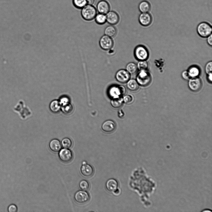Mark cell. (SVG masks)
<instances>
[{
  "label": "cell",
  "instance_id": "cell-1",
  "mask_svg": "<svg viewBox=\"0 0 212 212\" xmlns=\"http://www.w3.org/2000/svg\"><path fill=\"white\" fill-rule=\"evenodd\" d=\"M81 9V16L86 21L93 20L97 14V10L92 5L87 4Z\"/></svg>",
  "mask_w": 212,
  "mask_h": 212
},
{
  "label": "cell",
  "instance_id": "cell-2",
  "mask_svg": "<svg viewBox=\"0 0 212 212\" xmlns=\"http://www.w3.org/2000/svg\"><path fill=\"white\" fill-rule=\"evenodd\" d=\"M136 79L139 85L142 86L148 85L151 80V75L147 70H140L138 73Z\"/></svg>",
  "mask_w": 212,
  "mask_h": 212
},
{
  "label": "cell",
  "instance_id": "cell-3",
  "mask_svg": "<svg viewBox=\"0 0 212 212\" xmlns=\"http://www.w3.org/2000/svg\"><path fill=\"white\" fill-rule=\"evenodd\" d=\"M135 58L137 60H146L149 56V52L144 46L138 45L134 48L133 52Z\"/></svg>",
  "mask_w": 212,
  "mask_h": 212
},
{
  "label": "cell",
  "instance_id": "cell-4",
  "mask_svg": "<svg viewBox=\"0 0 212 212\" xmlns=\"http://www.w3.org/2000/svg\"><path fill=\"white\" fill-rule=\"evenodd\" d=\"M198 33L201 37H207L211 34L212 29L208 23L203 22L200 23L197 28Z\"/></svg>",
  "mask_w": 212,
  "mask_h": 212
},
{
  "label": "cell",
  "instance_id": "cell-5",
  "mask_svg": "<svg viewBox=\"0 0 212 212\" xmlns=\"http://www.w3.org/2000/svg\"><path fill=\"white\" fill-rule=\"evenodd\" d=\"M114 44V41L112 38L105 34L101 37L99 41V44L101 48L106 51L112 48Z\"/></svg>",
  "mask_w": 212,
  "mask_h": 212
},
{
  "label": "cell",
  "instance_id": "cell-6",
  "mask_svg": "<svg viewBox=\"0 0 212 212\" xmlns=\"http://www.w3.org/2000/svg\"><path fill=\"white\" fill-rule=\"evenodd\" d=\"M74 198L77 203L84 204L88 201L90 196L88 193L85 191L79 190L75 194Z\"/></svg>",
  "mask_w": 212,
  "mask_h": 212
},
{
  "label": "cell",
  "instance_id": "cell-7",
  "mask_svg": "<svg viewBox=\"0 0 212 212\" xmlns=\"http://www.w3.org/2000/svg\"><path fill=\"white\" fill-rule=\"evenodd\" d=\"M126 92V88L124 86L116 85L110 88L109 93L110 96L114 98L120 97L125 93Z\"/></svg>",
  "mask_w": 212,
  "mask_h": 212
},
{
  "label": "cell",
  "instance_id": "cell-8",
  "mask_svg": "<svg viewBox=\"0 0 212 212\" xmlns=\"http://www.w3.org/2000/svg\"><path fill=\"white\" fill-rule=\"evenodd\" d=\"M130 77L131 74L125 69H124L118 70L115 75L116 80L121 83H127L130 79Z\"/></svg>",
  "mask_w": 212,
  "mask_h": 212
},
{
  "label": "cell",
  "instance_id": "cell-9",
  "mask_svg": "<svg viewBox=\"0 0 212 212\" xmlns=\"http://www.w3.org/2000/svg\"><path fill=\"white\" fill-rule=\"evenodd\" d=\"M119 183L114 178L108 179L106 183V188L109 192H113L115 194H118L120 192L118 188Z\"/></svg>",
  "mask_w": 212,
  "mask_h": 212
},
{
  "label": "cell",
  "instance_id": "cell-10",
  "mask_svg": "<svg viewBox=\"0 0 212 212\" xmlns=\"http://www.w3.org/2000/svg\"><path fill=\"white\" fill-rule=\"evenodd\" d=\"M58 156L60 160L64 163H68L73 158V154L70 150L64 148L59 151Z\"/></svg>",
  "mask_w": 212,
  "mask_h": 212
},
{
  "label": "cell",
  "instance_id": "cell-11",
  "mask_svg": "<svg viewBox=\"0 0 212 212\" xmlns=\"http://www.w3.org/2000/svg\"><path fill=\"white\" fill-rule=\"evenodd\" d=\"M80 168V172L82 175L85 178L91 177L94 173V169L92 167L85 162H83Z\"/></svg>",
  "mask_w": 212,
  "mask_h": 212
},
{
  "label": "cell",
  "instance_id": "cell-12",
  "mask_svg": "<svg viewBox=\"0 0 212 212\" xmlns=\"http://www.w3.org/2000/svg\"><path fill=\"white\" fill-rule=\"evenodd\" d=\"M106 22L110 25L117 24L120 20V17L117 13L114 11H109L106 15Z\"/></svg>",
  "mask_w": 212,
  "mask_h": 212
},
{
  "label": "cell",
  "instance_id": "cell-13",
  "mask_svg": "<svg viewBox=\"0 0 212 212\" xmlns=\"http://www.w3.org/2000/svg\"><path fill=\"white\" fill-rule=\"evenodd\" d=\"M138 20L141 25L147 26L151 23L152 18L151 14L148 12L142 13L139 15Z\"/></svg>",
  "mask_w": 212,
  "mask_h": 212
},
{
  "label": "cell",
  "instance_id": "cell-14",
  "mask_svg": "<svg viewBox=\"0 0 212 212\" xmlns=\"http://www.w3.org/2000/svg\"><path fill=\"white\" fill-rule=\"evenodd\" d=\"M97 10L99 13L106 14L110 9L108 2L105 0L100 1L97 5Z\"/></svg>",
  "mask_w": 212,
  "mask_h": 212
},
{
  "label": "cell",
  "instance_id": "cell-15",
  "mask_svg": "<svg viewBox=\"0 0 212 212\" xmlns=\"http://www.w3.org/2000/svg\"><path fill=\"white\" fill-rule=\"evenodd\" d=\"M202 83L200 79L196 77L190 79L189 82V86L192 90L196 91L199 90L201 86Z\"/></svg>",
  "mask_w": 212,
  "mask_h": 212
},
{
  "label": "cell",
  "instance_id": "cell-16",
  "mask_svg": "<svg viewBox=\"0 0 212 212\" xmlns=\"http://www.w3.org/2000/svg\"><path fill=\"white\" fill-rule=\"evenodd\" d=\"M116 128L115 122L111 120H107L104 122L102 124L101 128L102 130L106 133H111L113 132Z\"/></svg>",
  "mask_w": 212,
  "mask_h": 212
},
{
  "label": "cell",
  "instance_id": "cell-17",
  "mask_svg": "<svg viewBox=\"0 0 212 212\" xmlns=\"http://www.w3.org/2000/svg\"><path fill=\"white\" fill-rule=\"evenodd\" d=\"M50 150L55 152H59L61 148V145L60 141L56 139L52 140L49 144Z\"/></svg>",
  "mask_w": 212,
  "mask_h": 212
},
{
  "label": "cell",
  "instance_id": "cell-18",
  "mask_svg": "<svg viewBox=\"0 0 212 212\" xmlns=\"http://www.w3.org/2000/svg\"><path fill=\"white\" fill-rule=\"evenodd\" d=\"M140 11L142 13L148 12L151 9V5L147 1H143L141 2L138 6Z\"/></svg>",
  "mask_w": 212,
  "mask_h": 212
},
{
  "label": "cell",
  "instance_id": "cell-19",
  "mask_svg": "<svg viewBox=\"0 0 212 212\" xmlns=\"http://www.w3.org/2000/svg\"><path fill=\"white\" fill-rule=\"evenodd\" d=\"M117 33L116 29L113 25H112L107 26L104 30L105 34L111 38L115 36L116 35Z\"/></svg>",
  "mask_w": 212,
  "mask_h": 212
},
{
  "label": "cell",
  "instance_id": "cell-20",
  "mask_svg": "<svg viewBox=\"0 0 212 212\" xmlns=\"http://www.w3.org/2000/svg\"><path fill=\"white\" fill-rule=\"evenodd\" d=\"M49 107L52 112L57 113L61 109V105L59 101L54 100L50 103Z\"/></svg>",
  "mask_w": 212,
  "mask_h": 212
},
{
  "label": "cell",
  "instance_id": "cell-21",
  "mask_svg": "<svg viewBox=\"0 0 212 212\" xmlns=\"http://www.w3.org/2000/svg\"><path fill=\"white\" fill-rule=\"evenodd\" d=\"M125 69L130 74H136L138 70L137 64L134 62H130L128 63L126 66Z\"/></svg>",
  "mask_w": 212,
  "mask_h": 212
},
{
  "label": "cell",
  "instance_id": "cell-22",
  "mask_svg": "<svg viewBox=\"0 0 212 212\" xmlns=\"http://www.w3.org/2000/svg\"><path fill=\"white\" fill-rule=\"evenodd\" d=\"M190 78H194L198 77L200 73L199 68L196 66L190 67L187 71Z\"/></svg>",
  "mask_w": 212,
  "mask_h": 212
},
{
  "label": "cell",
  "instance_id": "cell-23",
  "mask_svg": "<svg viewBox=\"0 0 212 212\" xmlns=\"http://www.w3.org/2000/svg\"><path fill=\"white\" fill-rule=\"evenodd\" d=\"M127 83V88L129 90L135 91L138 89L139 85L136 80L130 79Z\"/></svg>",
  "mask_w": 212,
  "mask_h": 212
},
{
  "label": "cell",
  "instance_id": "cell-24",
  "mask_svg": "<svg viewBox=\"0 0 212 212\" xmlns=\"http://www.w3.org/2000/svg\"><path fill=\"white\" fill-rule=\"evenodd\" d=\"M94 19L98 25L104 24L106 22V16L105 14L100 13L97 14Z\"/></svg>",
  "mask_w": 212,
  "mask_h": 212
},
{
  "label": "cell",
  "instance_id": "cell-25",
  "mask_svg": "<svg viewBox=\"0 0 212 212\" xmlns=\"http://www.w3.org/2000/svg\"><path fill=\"white\" fill-rule=\"evenodd\" d=\"M123 100L120 97L113 98L111 101V104L114 108H118L122 105Z\"/></svg>",
  "mask_w": 212,
  "mask_h": 212
},
{
  "label": "cell",
  "instance_id": "cell-26",
  "mask_svg": "<svg viewBox=\"0 0 212 212\" xmlns=\"http://www.w3.org/2000/svg\"><path fill=\"white\" fill-rule=\"evenodd\" d=\"M74 6L76 8L81 9L87 4V0H72Z\"/></svg>",
  "mask_w": 212,
  "mask_h": 212
},
{
  "label": "cell",
  "instance_id": "cell-27",
  "mask_svg": "<svg viewBox=\"0 0 212 212\" xmlns=\"http://www.w3.org/2000/svg\"><path fill=\"white\" fill-rule=\"evenodd\" d=\"M61 109L64 114L67 115L71 114L73 110L72 106L70 103L61 106Z\"/></svg>",
  "mask_w": 212,
  "mask_h": 212
},
{
  "label": "cell",
  "instance_id": "cell-28",
  "mask_svg": "<svg viewBox=\"0 0 212 212\" xmlns=\"http://www.w3.org/2000/svg\"><path fill=\"white\" fill-rule=\"evenodd\" d=\"M138 70H147L149 65L146 60L139 61L137 64Z\"/></svg>",
  "mask_w": 212,
  "mask_h": 212
},
{
  "label": "cell",
  "instance_id": "cell-29",
  "mask_svg": "<svg viewBox=\"0 0 212 212\" xmlns=\"http://www.w3.org/2000/svg\"><path fill=\"white\" fill-rule=\"evenodd\" d=\"M61 143L63 147L66 149L70 148L72 145L71 141L68 138H65L63 139L61 141Z\"/></svg>",
  "mask_w": 212,
  "mask_h": 212
},
{
  "label": "cell",
  "instance_id": "cell-30",
  "mask_svg": "<svg viewBox=\"0 0 212 212\" xmlns=\"http://www.w3.org/2000/svg\"><path fill=\"white\" fill-rule=\"evenodd\" d=\"M79 187L82 190L87 191L90 188V184L87 181L85 180H81L79 183Z\"/></svg>",
  "mask_w": 212,
  "mask_h": 212
},
{
  "label": "cell",
  "instance_id": "cell-31",
  "mask_svg": "<svg viewBox=\"0 0 212 212\" xmlns=\"http://www.w3.org/2000/svg\"><path fill=\"white\" fill-rule=\"evenodd\" d=\"M59 101L61 106L69 103L70 100L67 97L64 96L60 98Z\"/></svg>",
  "mask_w": 212,
  "mask_h": 212
},
{
  "label": "cell",
  "instance_id": "cell-32",
  "mask_svg": "<svg viewBox=\"0 0 212 212\" xmlns=\"http://www.w3.org/2000/svg\"><path fill=\"white\" fill-rule=\"evenodd\" d=\"M123 100L125 103L129 104L133 102V98L132 96L128 95H126L124 97Z\"/></svg>",
  "mask_w": 212,
  "mask_h": 212
},
{
  "label": "cell",
  "instance_id": "cell-33",
  "mask_svg": "<svg viewBox=\"0 0 212 212\" xmlns=\"http://www.w3.org/2000/svg\"><path fill=\"white\" fill-rule=\"evenodd\" d=\"M212 62L211 61L208 62L206 65L205 67V70L208 74L212 73Z\"/></svg>",
  "mask_w": 212,
  "mask_h": 212
},
{
  "label": "cell",
  "instance_id": "cell-34",
  "mask_svg": "<svg viewBox=\"0 0 212 212\" xmlns=\"http://www.w3.org/2000/svg\"><path fill=\"white\" fill-rule=\"evenodd\" d=\"M8 210L9 212H16L17 211V208L15 205L11 204L9 206Z\"/></svg>",
  "mask_w": 212,
  "mask_h": 212
},
{
  "label": "cell",
  "instance_id": "cell-35",
  "mask_svg": "<svg viewBox=\"0 0 212 212\" xmlns=\"http://www.w3.org/2000/svg\"><path fill=\"white\" fill-rule=\"evenodd\" d=\"M182 76L183 78L186 80H188L190 78L188 72L187 71H184L183 72Z\"/></svg>",
  "mask_w": 212,
  "mask_h": 212
},
{
  "label": "cell",
  "instance_id": "cell-36",
  "mask_svg": "<svg viewBox=\"0 0 212 212\" xmlns=\"http://www.w3.org/2000/svg\"><path fill=\"white\" fill-rule=\"evenodd\" d=\"M207 42L208 44L210 45H212V34H210L207 37Z\"/></svg>",
  "mask_w": 212,
  "mask_h": 212
},
{
  "label": "cell",
  "instance_id": "cell-37",
  "mask_svg": "<svg viewBox=\"0 0 212 212\" xmlns=\"http://www.w3.org/2000/svg\"><path fill=\"white\" fill-rule=\"evenodd\" d=\"M88 4L93 5L95 2V0H87Z\"/></svg>",
  "mask_w": 212,
  "mask_h": 212
},
{
  "label": "cell",
  "instance_id": "cell-38",
  "mask_svg": "<svg viewBox=\"0 0 212 212\" xmlns=\"http://www.w3.org/2000/svg\"><path fill=\"white\" fill-rule=\"evenodd\" d=\"M208 74V79L211 81L212 80V73H210Z\"/></svg>",
  "mask_w": 212,
  "mask_h": 212
}]
</instances>
